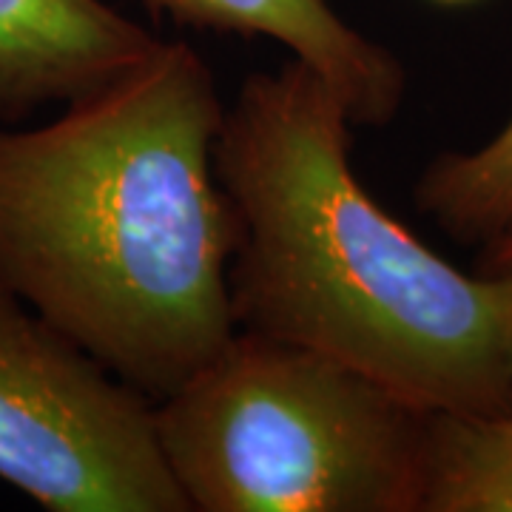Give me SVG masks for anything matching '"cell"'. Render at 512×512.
I'll return each instance as SVG.
<instances>
[{"label":"cell","mask_w":512,"mask_h":512,"mask_svg":"<svg viewBox=\"0 0 512 512\" xmlns=\"http://www.w3.org/2000/svg\"><path fill=\"white\" fill-rule=\"evenodd\" d=\"M222 117L205 57L160 40L55 120L0 128V282L151 402L237 333Z\"/></svg>","instance_id":"6da1fadb"},{"label":"cell","mask_w":512,"mask_h":512,"mask_svg":"<svg viewBox=\"0 0 512 512\" xmlns=\"http://www.w3.org/2000/svg\"><path fill=\"white\" fill-rule=\"evenodd\" d=\"M345 100L302 60L254 72L225 109L214 168L237 220V330L316 350L424 413L512 410L507 299L370 197Z\"/></svg>","instance_id":"7a4b0ae2"},{"label":"cell","mask_w":512,"mask_h":512,"mask_svg":"<svg viewBox=\"0 0 512 512\" xmlns=\"http://www.w3.org/2000/svg\"><path fill=\"white\" fill-rule=\"evenodd\" d=\"M427 419L365 373L251 330L154 402L197 512H421Z\"/></svg>","instance_id":"3957f363"},{"label":"cell","mask_w":512,"mask_h":512,"mask_svg":"<svg viewBox=\"0 0 512 512\" xmlns=\"http://www.w3.org/2000/svg\"><path fill=\"white\" fill-rule=\"evenodd\" d=\"M0 481L52 512H191L154 402L0 282Z\"/></svg>","instance_id":"277c9868"},{"label":"cell","mask_w":512,"mask_h":512,"mask_svg":"<svg viewBox=\"0 0 512 512\" xmlns=\"http://www.w3.org/2000/svg\"><path fill=\"white\" fill-rule=\"evenodd\" d=\"M157 43L106 0H0V120L66 106L134 69Z\"/></svg>","instance_id":"5b68a950"},{"label":"cell","mask_w":512,"mask_h":512,"mask_svg":"<svg viewBox=\"0 0 512 512\" xmlns=\"http://www.w3.org/2000/svg\"><path fill=\"white\" fill-rule=\"evenodd\" d=\"M183 26L268 37L308 63L345 100L353 123H390L407 94L402 60L350 26L328 0H143Z\"/></svg>","instance_id":"8992f818"},{"label":"cell","mask_w":512,"mask_h":512,"mask_svg":"<svg viewBox=\"0 0 512 512\" xmlns=\"http://www.w3.org/2000/svg\"><path fill=\"white\" fill-rule=\"evenodd\" d=\"M421 512H512V410L430 413Z\"/></svg>","instance_id":"52a82bcc"},{"label":"cell","mask_w":512,"mask_h":512,"mask_svg":"<svg viewBox=\"0 0 512 512\" xmlns=\"http://www.w3.org/2000/svg\"><path fill=\"white\" fill-rule=\"evenodd\" d=\"M419 208L458 242H487L512 220V117L484 146L447 151L424 168Z\"/></svg>","instance_id":"ba28073f"},{"label":"cell","mask_w":512,"mask_h":512,"mask_svg":"<svg viewBox=\"0 0 512 512\" xmlns=\"http://www.w3.org/2000/svg\"><path fill=\"white\" fill-rule=\"evenodd\" d=\"M478 274L490 276L498 282L507 299V313H510V348H512V220L487 242H481V256L476 265Z\"/></svg>","instance_id":"9c48e42d"},{"label":"cell","mask_w":512,"mask_h":512,"mask_svg":"<svg viewBox=\"0 0 512 512\" xmlns=\"http://www.w3.org/2000/svg\"><path fill=\"white\" fill-rule=\"evenodd\" d=\"M433 3H441V6H464V3H476V0H433Z\"/></svg>","instance_id":"30bf717a"}]
</instances>
